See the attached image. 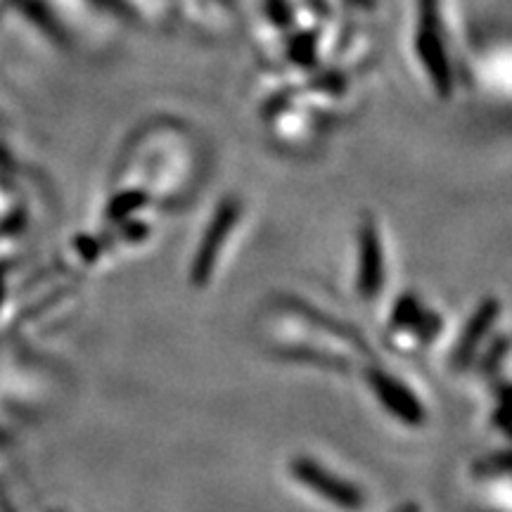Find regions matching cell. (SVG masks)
Masks as SVG:
<instances>
[{
    "instance_id": "6da1fadb",
    "label": "cell",
    "mask_w": 512,
    "mask_h": 512,
    "mask_svg": "<svg viewBox=\"0 0 512 512\" xmlns=\"http://www.w3.org/2000/svg\"><path fill=\"white\" fill-rule=\"evenodd\" d=\"M418 12L420 27L415 34V48H418L420 62L430 76L434 91H439L441 98H448L453 88V76L444 46V34H441L439 0H418Z\"/></svg>"
},
{
    "instance_id": "7a4b0ae2",
    "label": "cell",
    "mask_w": 512,
    "mask_h": 512,
    "mask_svg": "<svg viewBox=\"0 0 512 512\" xmlns=\"http://www.w3.org/2000/svg\"><path fill=\"white\" fill-rule=\"evenodd\" d=\"M294 477H297L299 482H304L306 486H311L313 491H318L320 496L328 498L330 503L342 505V508H358L363 501L354 486L332 477L328 470L318 467L313 460H297V463H294Z\"/></svg>"
},
{
    "instance_id": "3957f363",
    "label": "cell",
    "mask_w": 512,
    "mask_h": 512,
    "mask_svg": "<svg viewBox=\"0 0 512 512\" xmlns=\"http://www.w3.org/2000/svg\"><path fill=\"white\" fill-rule=\"evenodd\" d=\"M235 219H238V207H235L233 202L223 204V207L219 209V214H216L214 223H211L207 238H204V242H202L200 254H197V261H195V278L197 280H202L204 275L211 271V264H214L216 254H219V245L228 235V230L233 228Z\"/></svg>"
},
{
    "instance_id": "277c9868",
    "label": "cell",
    "mask_w": 512,
    "mask_h": 512,
    "mask_svg": "<svg viewBox=\"0 0 512 512\" xmlns=\"http://www.w3.org/2000/svg\"><path fill=\"white\" fill-rule=\"evenodd\" d=\"M373 387L377 389V394L382 396V401L392 408L394 413L403 415L406 420H420V406L413 401V396L401 387V384L392 382V377L387 375H375L373 377Z\"/></svg>"
},
{
    "instance_id": "5b68a950",
    "label": "cell",
    "mask_w": 512,
    "mask_h": 512,
    "mask_svg": "<svg viewBox=\"0 0 512 512\" xmlns=\"http://www.w3.org/2000/svg\"><path fill=\"white\" fill-rule=\"evenodd\" d=\"M363 259H366V271H363V290L373 294L377 290V278H382V252L377 245L373 230H366V240H363Z\"/></svg>"
},
{
    "instance_id": "8992f818",
    "label": "cell",
    "mask_w": 512,
    "mask_h": 512,
    "mask_svg": "<svg viewBox=\"0 0 512 512\" xmlns=\"http://www.w3.org/2000/svg\"><path fill=\"white\" fill-rule=\"evenodd\" d=\"M496 309V306H494ZM491 306H484L482 309V313H479V318L477 320H472V325H470V330L465 332V337H463V349H460V356H465L467 351H470L472 347H477V339L482 337V332L489 328V320H491Z\"/></svg>"
}]
</instances>
